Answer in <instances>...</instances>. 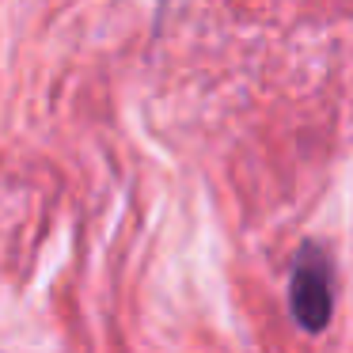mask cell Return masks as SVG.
<instances>
[{"label":"cell","instance_id":"cell-1","mask_svg":"<svg viewBox=\"0 0 353 353\" xmlns=\"http://www.w3.org/2000/svg\"><path fill=\"white\" fill-rule=\"evenodd\" d=\"M289 307L292 319L304 330H323L330 323L334 307V281H330V259L319 247H300L292 259V281H289Z\"/></svg>","mask_w":353,"mask_h":353}]
</instances>
